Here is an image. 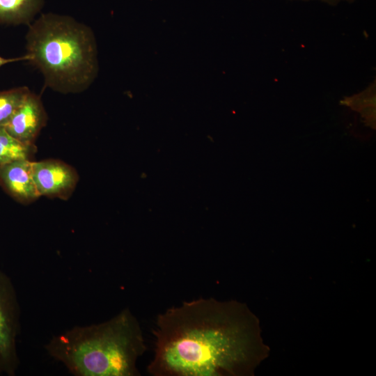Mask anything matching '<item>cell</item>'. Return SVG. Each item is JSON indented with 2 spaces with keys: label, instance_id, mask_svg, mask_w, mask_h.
I'll list each match as a JSON object with an SVG mask.
<instances>
[{
  "label": "cell",
  "instance_id": "6da1fadb",
  "mask_svg": "<svg viewBox=\"0 0 376 376\" xmlns=\"http://www.w3.org/2000/svg\"><path fill=\"white\" fill-rule=\"evenodd\" d=\"M259 320L236 300L198 298L159 313L152 331L153 376H252L269 349Z\"/></svg>",
  "mask_w": 376,
  "mask_h": 376
},
{
  "label": "cell",
  "instance_id": "7a4b0ae2",
  "mask_svg": "<svg viewBox=\"0 0 376 376\" xmlns=\"http://www.w3.org/2000/svg\"><path fill=\"white\" fill-rule=\"evenodd\" d=\"M48 354L75 376H138L147 350L141 325L128 308L111 319L75 326L44 345Z\"/></svg>",
  "mask_w": 376,
  "mask_h": 376
},
{
  "label": "cell",
  "instance_id": "3957f363",
  "mask_svg": "<svg viewBox=\"0 0 376 376\" xmlns=\"http://www.w3.org/2000/svg\"><path fill=\"white\" fill-rule=\"evenodd\" d=\"M26 41L28 61L42 74L46 87L79 93L95 78V40L87 25L68 15L42 14L29 25Z\"/></svg>",
  "mask_w": 376,
  "mask_h": 376
},
{
  "label": "cell",
  "instance_id": "277c9868",
  "mask_svg": "<svg viewBox=\"0 0 376 376\" xmlns=\"http://www.w3.org/2000/svg\"><path fill=\"white\" fill-rule=\"evenodd\" d=\"M20 314L15 286L0 269V373L8 376L15 375L20 363L17 350Z\"/></svg>",
  "mask_w": 376,
  "mask_h": 376
},
{
  "label": "cell",
  "instance_id": "5b68a950",
  "mask_svg": "<svg viewBox=\"0 0 376 376\" xmlns=\"http://www.w3.org/2000/svg\"><path fill=\"white\" fill-rule=\"evenodd\" d=\"M33 178L40 196L68 199L79 181L77 171L58 159L32 161Z\"/></svg>",
  "mask_w": 376,
  "mask_h": 376
},
{
  "label": "cell",
  "instance_id": "8992f818",
  "mask_svg": "<svg viewBox=\"0 0 376 376\" xmlns=\"http://www.w3.org/2000/svg\"><path fill=\"white\" fill-rule=\"evenodd\" d=\"M47 119L40 97L31 91L4 127L15 139L31 145L35 144Z\"/></svg>",
  "mask_w": 376,
  "mask_h": 376
},
{
  "label": "cell",
  "instance_id": "52a82bcc",
  "mask_svg": "<svg viewBox=\"0 0 376 376\" xmlns=\"http://www.w3.org/2000/svg\"><path fill=\"white\" fill-rule=\"evenodd\" d=\"M0 186L22 204H29L40 197L33 178L31 159H17L1 166Z\"/></svg>",
  "mask_w": 376,
  "mask_h": 376
},
{
  "label": "cell",
  "instance_id": "ba28073f",
  "mask_svg": "<svg viewBox=\"0 0 376 376\" xmlns=\"http://www.w3.org/2000/svg\"><path fill=\"white\" fill-rule=\"evenodd\" d=\"M43 4L44 0H0V24L29 26Z\"/></svg>",
  "mask_w": 376,
  "mask_h": 376
},
{
  "label": "cell",
  "instance_id": "9c48e42d",
  "mask_svg": "<svg viewBox=\"0 0 376 376\" xmlns=\"http://www.w3.org/2000/svg\"><path fill=\"white\" fill-rule=\"evenodd\" d=\"M37 150L35 144H25L12 136L4 126H0V166L10 162L31 159Z\"/></svg>",
  "mask_w": 376,
  "mask_h": 376
},
{
  "label": "cell",
  "instance_id": "30bf717a",
  "mask_svg": "<svg viewBox=\"0 0 376 376\" xmlns=\"http://www.w3.org/2000/svg\"><path fill=\"white\" fill-rule=\"evenodd\" d=\"M30 92L26 86L0 91V126L8 123Z\"/></svg>",
  "mask_w": 376,
  "mask_h": 376
},
{
  "label": "cell",
  "instance_id": "8fae6325",
  "mask_svg": "<svg viewBox=\"0 0 376 376\" xmlns=\"http://www.w3.org/2000/svg\"><path fill=\"white\" fill-rule=\"evenodd\" d=\"M375 81L372 83L365 91L352 97H346L343 102L361 112L366 119H370L368 115L373 118L375 115Z\"/></svg>",
  "mask_w": 376,
  "mask_h": 376
},
{
  "label": "cell",
  "instance_id": "7c38bea8",
  "mask_svg": "<svg viewBox=\"0 0 376 376\" xmlns=\"http://www.w3.org/2000/svg\"><path fill=\"white\" fill-rule=\"evenodd\" d=\"M29 56L26 54L22 56L17 58H6L0 56V68L7 63L20 61H29Z\"/></svg>",
  "mask_w": 376,
  "mask_h": 376
},
{
  "label": "cell",
  "instance_id": "4fadbf2b",
  "mask_svg": "<svg viewBox=\"0 0 376 376\" xmlns=\"http://www.w3.org/2000/svg\"><path fill=\"white\" fill-rule=\"evenodd\" d=\"M290 1H308L311 0H290ZM322 2L326 3L331 6H336L340 2H347V3H353L355 0H318Z\"/></svg>",
  "mask_w": 376,
  "mask_h": 376
}]
</instances>
